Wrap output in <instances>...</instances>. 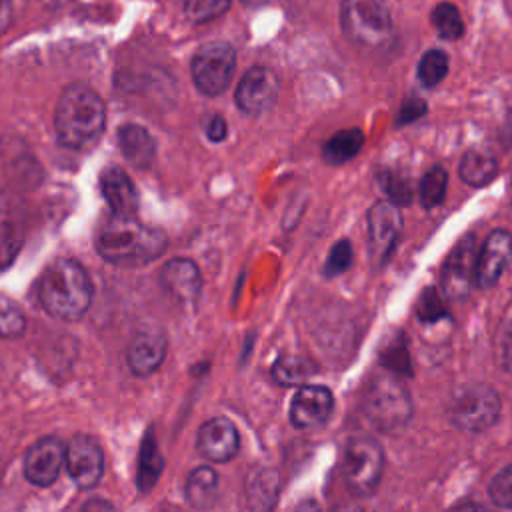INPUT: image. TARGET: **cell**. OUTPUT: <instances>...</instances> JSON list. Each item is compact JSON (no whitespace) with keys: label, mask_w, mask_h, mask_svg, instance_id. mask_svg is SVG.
Returning a JSON list of instances; mask_svg holds the SVG:
<instances>
[{"label":"cell","mask_w":512,"mask_h":512,"mask_svg":"<svg viewBox=\"0 0 512 512\" xmlns=\"http://www.w3.org/2000/svg\"><path fill=\"white\" fill-rule=\"evenodd\" d=\"M94 246L100 258L110 264L144 266L166 250V236L144 226L136 216L108 214L94 234Z\"/></svg>","instance_id":"1"},{"label":"cell","mask_w":512,"mask_h":512,"mask_svg":"<svg viewBox=\"0 0 512 512\" xmlns=\"http://www.w3.org/2000/svg\"><path fill=\"white\" fill-rule=\"evenodd\" d=\"M92 296L94 288L88 272L72 258H56L40 274L38 300L58 320H80L88 312Z\"/></svg>","instance_id":"2"},{"label":"cell","mask_w":512,"mask_h":512,"mask_svg":"<svg viewBox=\"0 0 512 512\" xmlns=\"http://www.w3.org/2000/svg\"><path fill=\"white\" fill-rule=\"evenodd\" d=\"M106 108L96 90L86 84H70L58 98L54 128L58 140L74 150L90 148L102 134Z\"/></svg>","instance_id":"3"},{"label":"cell","mask_w":512,"mask_h":512,"mask_svg":"<svg viewBox=\"0 0 512 512\" xmlns=\"http://www.w3.org/2000/svg\"><path fill=\"white\" fill-rule=\"evenodd\" d=\"M340 24L348 40L380 46L392 34V18L384 0H342Z\"/></svg>","instance_id":"4"},{"label":"cell","mask_w":512,"mask_h":512,"mask_svg":"<svg viewBox=\"0 0 512 512\" xmlns=\"http://www.w3.org/2000/svg\"><path fill=\"white\" fill-rule=\"evenodd\" d=\"M364 412L380 430H394L408 422L412 402L394 376H374L364 394Z\"/></svg>","instance_id":"5"},{"label":"cell","mask_w":512,"mask_h":512,"mask_svg":"<svg viewBox=\"0 0 512 512\" xmlns=\"http://www.w3.org/2000/svg\"><path fill=\"white\" fill-rule=\"evenodd\" d=\"M384 468V452L372 438L358 436L348 440L342 458V474L346 486L358 494H370L380 482Z\"/></svg>","instance_id":"6"},{"label":"cell","mask_w":512,"mask_h":512,"mask_svg":"<svg viewBox=\"0 0 512 512\" xmlns=\"http://www.w3.org/2000/svg\"><path fill=\"white\" fill-rule=\"evenodd\" d=\"M236 68V52L232 44L216 40L204 44L192 58V80L204 96L222 94L232 80Z\"/></svg>","instance_id":"7"},{"label":"cell","mask_w":512,"mask_h":512,"mask_svg":"<svg viewBox=\"0 0 512 512\" xmlns=\"http://www.w3.org/2000/svg\"><path fill=\"white\" fill-rule=\"evenodd\" d=\"M500 398L488 384H468L450 402V418L464 430H484L496 422Z\"/></svg>","instance_id":"8"},{"label":"cell","mask_w":512,"mask_h":512,"mask_svg":"<svg viewBox=\"0 0 512 512\" xmlns=\"http://www.w3.org/2000/svg\"><path fill=\"white\" fill-rule=\"evenodd\" d=\"M66 466V446L56 436H44L30 444L22 460L24 478L34 486H50Z\"/></svg>","instance_id":"9"},{"label":"cell","mask_w":512,"mask_h":512,"mask_svg":"<svg viewBox=\"0 0 512 512\" xmlns=\"http://www.w3.org/2000/svg\"><path fill=\"white\" fill-rule=\"evenodd\" d=\"M66 470L80 490L94 488L104 474V452L88 434H76L66 446Z\"/></svg>","instance_id":"10"},{"label":"cell","mask_w":512,"mask_h":512,"mask_svg":"<svg viewBox=\"0 0 512 512\" xmlns=\"http://www.w3.org/2000/svg\"><path fill=\"white\" fill-rule=\"evenodd\" d=\"M278 92V76L266 66H252L236 86V104L244 114L258 116L274 106Z\"/></svg>","instance_id":"11"},{"label":"cell","mask_w":512,"mask_h":512,"mask_svg":"<svg viewBox=\"0 0 512 512\" xmlns=\"http://www.w3.org/2000/svg\"><path fill=\"white\" fill-rule=\"evenodd\" d=\"M26 210L18 194L0 192V270H6L24 244Z\"/></svg>","instance_id":"12"},{"label":"cell","mask_w":512,"mask_h":512,"mask_svg":"<svg viewBox=\"0 0 512 512\" xmlns=\"http://www.w3.org/2000/svg\"><path fill=\"white\" fill-rule=\"evenodd\" d=\"M334 408L332 392L320 384H302L290 402V422L300 428H316L324 424Z\"/></svg>","instance_id":"13"},{"label":"cell","mask_w":512,"mask_h":512,"mask_svg":"<svg viewBox=\"0 0 512 512\" xmlns=\"http://www.w3.org/2000/svg\"><path fill=\"white\" fill-rule=\"evenodd\" d=\"M510 262H512V234L506 230H494L478 250L474 284L478 288L494 286Z\"/></svg>","instance_id":"14"},{"label":"cell","mask_w":512,"mask_h":512,"mask_svg":"<svg viewBox=\"0 0 512 512\" xmlns=\"http://www.w3.org/2000/svg\"><path fill=\"white\" fill-rule=\"evenodd\" d=\"M196 448L210 462L232 460L240 448V436L234 422L226 416H214L206 420L198 430Z\"/></svg>","instance_id":"15"},{"label":"cell","mask_w":512,"mask_h":512,"mask_svg":"<svg viewBox=\"0 0 512 512\" xmlns=\"http://www.w3.org/2000/svg\"><path fill=\"white\" fill-rule=\"evenodd\" d=\"M476 244L474 236H466L456 244L442 268V288L452 298H462L474 284L476 274Z\"/></svg>","instance_id":"16"},{"label":"cell","mask_w":512,"mask_h":512,"mask_svg":"<svg viewBox=\"0 0 512 512\" xmlns=\"http://www.w3.org/2000/svg\"><path fill=\"white\" fill-rule=\"evenodd\" d=\"M402 228V216L390 200H378L368 212V236L374 256L384 262L396 244Z\"/></svg>","instance_id":"17"},{"label":"cell","mask_w":512,"mask_h":512,"mask_svg":"<svg viewBox=\"0 0 512 512\" xmlns=\"http://www.w3.org/2000/svg\"><path fill=\"white\" fill-rule=\"evenodd\" d=\"M160 282L164 290L180 304H194L202 292V274L194 260L172 258L160 270Z\"/></svg>","instance_id":"18"},{"label":"cell","mask_w":512,"mask_h":512,"mask_svg":"<svg viewBox=\"0 0 512 512\" xmlns=\"http://www.w3.org/2000/svg\"><path fill=\"white\" fill-rule=\"evenodd\" d=\"M166 350L168 342L162 332L142 330L130 340L126 348V364L134 376H150L162 366Z\"/></svg>","instance_id":"19"},{"label":"cell","mask_w":512,"mask_h":512,"mask_svg":"<svg viewBox=\"0 0 512 512\" xmlns=\"http://www.w3.org/2000/svg\"><path fill=\"white\" fill-rule=\"evenodd\" d=\"M100 190L112 214L136 216L138 212V192L130 176L118 168L110 166L100 176Z\"/></svg>","instance_id":"20"},{"label":"cell","mask_w":512,"mask_h":512,"mask_svg":"<svg viewBox=\"0 0 512 512\" xmlns=\"http://www.w3.org/2000/svg\"><path fill=\"white\" fill-rule=\"evenodd\" d=\"M280 494V478L274 468L258 466L246 476V502L250 512H272Z\"/></svg>","instance_id":"21"},{"label":"cell","mask_w":512,"mask_h":512,"mask_svg":"<svg viewBox=\"0 0 512 512\" xmlns=\"http://www.w3.org/2000/svg\"><path fill=\"white\" fill-rule=\"evenodd\" d=\"M118 146L124 158L136 168H146L156 154L154 138L138 124H126L118 130Z\"/></svg>","instance_id":"22"},{"label":"cell","mask_w":512,"mask_h":512,"mask_svg":"<svg viewBox=\"0 0 512 512\" xmlns=\"http://www.w3.org/2000/svg\"><path fill=\"white\" fill-rule=\"evenodd\" d=\"M162 470H164V458H162V452L158 448L154 428L150 426L146 430V434H144V438L140 442V450H138L136 486L140 488V492L152 490L154 484L158 482Z\"/></svg>","instance_id":"23"},{"label":"cell","mask_w":512,"mask_h":512,"mask_svg":"<svg viewBox=\"0 0 512 512\" xmlns=\"http://www.w3.org/2000/svg\"><path fill=\"white\" fill-rule=\"evenodd\" d=\"M186 500L198 508V510H208L212 508L216 494H218V474L210 466H198L194 468L184 486Z\"/></svg>","instance_id":"24"},{"label":"cell","mask_w":512,"mask_h":512,"mask_svg":"<svg viewBox=\"0 0 512 512\" xmlns=\"http://www.w3.org/2000/svg\"><path fill=\"white\" fill-rule=\"evenodd\" d=\"M364 144V132L358 128H346L332 134L324 144V160L330 164H344L352 160Z\"/></svg>","instance_id":"25"},{"label":"cell","mask_w":512,"mask_h":512,"mask_svg":"<svg viewBox=\"0 0 512 512\" xmlns=\"http://www.w3.org/2000/svg\"><path fill=\"white\" fill-rule=\"evenodd\" d=\"M316 372V366L298 354H282L272 366V378L280 386H302Z\"/></svg>","instance_id":"26"},{"label":"cell","mask_w":512,"mask_h":512,"mask_svg":"<svg viewBox=\"0 0 512 512\" xmlns=\"http://www.w3.org/2000/svg\"><path fill=\"white\" fill-rule=\"evenodd\" d=\"M498 172V164L490 154L480 150H470L464 154L460 162V178L470 186H486L494 180Z\"/></svg>","instance_id":"27"},{"label":"cell","mask_w":512,"mask_h":512,"mask_svg":"<svg viewBox=\"0 0 512 512\" xmlns=\"http://www.w3.org/2000/svg\"><path fill=\"white\" fill-rule=\"evenodd\" d=\"M430 22L438 34L446 40H458L464 34V22L460 10L450 2H440L430 12Z\"/></svg>","instance_id":"28"},{"label":"cell","mask_w":512,"mask_h":512,"mask_svg":"<svg viewBox=\"0 0 512 512\" xmlns=\"http://www.w3.org/2000/svg\"><path fill=\"white\" fill-rule=\"evenodd\" d=\"M26 332V316L20 306L0 294V338H20Z\"/></svg>","instance_id":"29"},{"label":"cell","mask_w":512,"mask_h":512,"mask_svg":"<svg viewBox=\"0 0 512 512\" xmlns=\"http://www.w3.org/2000/svg\"><path fill=\"white\" fill-rule=\"evenodd\" d=\"M446 184H448V176L444 172V168L434 166L432 170H428L424 174V178L420 180V202L424 208H434L444 200L446 194Z\"/></svg>","instance_id":"30"},{"label":"cell","mask_w":512,"mask_h":512,"mask_svg":"<svg viewBox=\"0 0 512 512\" xmlns=\"http://www.w3.org/2000/svg\"><path fill=\"white\" fill-rule=\"evenodd\" d=\"M448 74V56L442 50H428L418 62V78L424 86H436Z\"/></svg>","instance_id":"31"},{"label":"cell","mask_w":512,"mask_h":512,"mask_svg":"<svg viewBox=\"0 0 512 512\" xmlns=\"http://www.w3.org/2000/svg\"><path fill=\"white\" fill-rule=\"evenodd\" d=\"M232 0H184V12L194 24H206L222 16Z\"/></svg>","instance_id":"32"},{"label":"cell","mask_w":512,"mask_h":512,"mask_svg":"<svg viewBox=\"0 0 512 512\" xmlns=\"http://www.w3.org/2000/svg\"><path fill=\"white\" fill-rule=\"evenodd\" d=\"M380 184H382V190L386 192V200H390L392 204L400 206V204H410L412 200V188L408 184L406 178L398 176V174H390V172H384L380 176Z\"/></svg>","instance_id":"33"},{"label":"cell","mask_w":512,"mask_h":512,"mask_svg":"<svg viewBox=\"0 0 512 512\" xmlns=\"http://www.w3.org/2000/svg\"><path fill=\"white\" fill-rule=\"evenodd\" d=\"M352 264V246L348 240H338L328 258H326V264H324V276L332 278V276H338L342 274L344 270H348V266Z\"/></svg>","instance_id":"34"},{"label":"cell","mask_w":512,"mask_h":512,"mask_svg":"<svg viewBox=\"0 0 512 512\" xmlns=\"http://www.w3.org/2000/svg\"><path fill=\"white\" fill-rule=\"evenodd\" d=\"M490 498L502 508H512V464L490 482Z\"/></svg>","instance_id":"35"},{"label":"cell","mask_w":512,"mask_h":512,"mask_svg":"<svg viewBox=\"0 0 512 512\" xmlns=\"http://www.w3.org/2000/svg\"><path fill=\"white\" fill-rule=\"evenodd\" d=\"M446 314L442 298L436 294V290H426L418 302V316L426 322H434Z\"/></svg>","instance_id":"36"},{"label":"cell","mask_w":512,"mask_h":512,"mask_svg":"<svg viewBox=\"0 0 512 512\" xmlns=\"http://www.w3.org/2000/svg\"><path fill=\"white\" fill-rule=\"evenodd\" d=\"M424 112H426V104L418 98H410L398 110V124H410L416 118H420Z\"/></svg>","instance_id":"37"},{"label":"cell","mask_w":512,"mask_h":512,"mask_svg":"<svg viewBox=\"0 0 512 512\" xmlns=\"http://www.w3.org/2000/svg\"><path fill=\"white\" fill-rule=\"evenodd\" d=\"M226 134H228V124H226V120H224L220 114L212 116L210 122L206 124V136H208V140H212V142H222V140L226 138Z\"/></svg>","instance_id":"38"},{"label":"cell","mask_w":512,"mask_h":512,"mask_svg":"<svg viewBox=\"0 0 512 512\" xmlns=\"http://www.w3.org/2000/svg\"><path fill=\"white\" fill-rule=\"evenodd\" d=\"M80 512H116V510H114L112 502H108V500H104V498H88V500L82 504Z\"/></svg>","instance_id":"39"},{"label":"cell","mask_w":512,"mask_h":512,"mask_svg":"<svg viewBox=\"0 0 512 512\" xmlns=\"http://www.w3.org/2000/svg\"><path fill=\"white\" fill-rule=\"evenodd\" d=\"M12 20V0H0V34L8 28Z\"/></svg>","instance_id":"40"},{"label":"cell","mask_w":512,"mask_h":512,"mask_svg":"<svg viewBox=\"0 0 512 512\" xmlns=\"http://www.w3.org/2000/svg\"><path fill=\"white\" fill-rule=\"evenodd\" d=\"M296 512H320V506L316 500H304L298 504Z\"/></svg>","instance_id":"41"},{"label":"cell","mask_w":512,"mask_h":512,"mask_svg":"<svg viewBox=\"0 0 512 512\" xmlns=\"http://www.w3.org/2000/svg\"><path fill=\"white\" fill-rule=\"evenodd\" d=\"M332 512H364V510L360 506H356V504H340Z\"/></svg>","instance_id":"42"},{"label":"cell","mask_w":512,"mask_h":512,"mask_svg":"<svg viewBox=\"0 0 512 512\" xmlns=\"http://www.w3.org/2000/svg\"><path fill=\"white\" fill-rule=\"evenodd\" d=\"M452 512H486V510L482 506H476V504H464V506H460V508H456Z\"/></svg>","instance_id":"43"}]
</instances>
